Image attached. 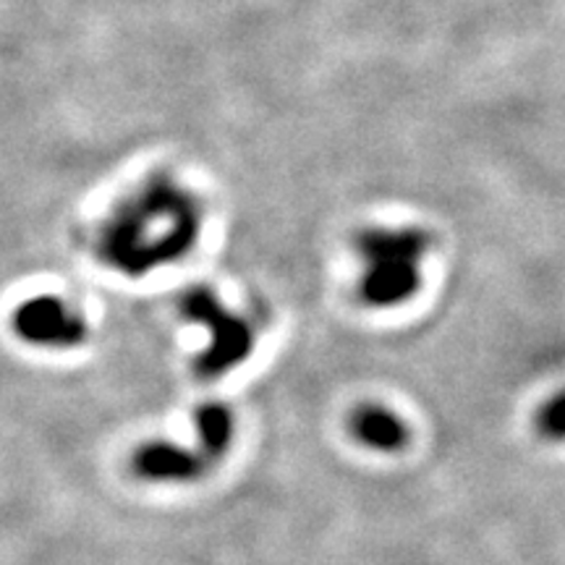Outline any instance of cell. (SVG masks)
I'll return each instance as SVG.
<instances>
[{"mask_svg": "<svg viewBox=\"0 0 565 565\" xmlns=\"http://www.w3.org/2000/svg\"><path fill=\"white\" fill-rule=\"evenodd\" d=\"M540 429L542 435H547L550 440H557L563 435V398L561 395H553V401L545 404L540 412Z\"/></svg>", "mask_w": 565, "mask_h": 565, "instance_id": "cell-8", "label": "cell"}, {"mask_svg": "<svg viewBox=\"0 0 565 565\" xmlns=\"http://www.w3.org/2000/svg\"><path fill=\"white\" fill-rule=\"evenodd\" d=\"M183 315L204 324L210 333L207 349L196 359V370L207 380H215L228 370H236L254 349V333L249 322L223 309L212 291H202V288L189 291L186 299H183Z\"/></svg>", "mask_w": 565, "mask_h": 565, "instance_id": "cell-3", "label": "cell"}, {"mask_svg": "<svg viewBox=\"0 0 565 565\" xmlns=\"http://www.w3.org/2000/svg\"><path fill=\"white\" fill-rule=\"evenodd\" d=\"M351 435L380 454H395L408 443L406 424L385 406H362L359 412H353Z\"/></svg>", "mask_w": 565, "mask_h": 565, "instance_id": "cell-6", "label": "cell"}, {"mask_svg": "<svg viewBox=\"0 0 565 565\" xmlns=\"http://www.w3.org/2000/svg\"><path fill=\"white\" fill-rule=\"evenodd\" d=\"M366 275L362 296L372 307H395L419 286L424 236L416 231H374L362 238Z\"/></svg>", "mask_w": 565, "mask_h": 565, "instance_id": "cell-2", "label": "cell"}, {"mask_svg": "<svg viewBox=\"0 0 565 565\" xmlns=\"http://www.w3.org/2000/svg\"><path fill=\"white\" fill-rule=\"evenodd\" d=\"M194 221L181 202L168 196L166 202H150L139 207L129 221L118 223L113 236V254L126 267H150L162 259H173L186 244H192Z\"/></svg>", "mask_w": 565, "mask_h": 565, "instance_id": "cell-1", "label": "cell"}, {"mask_svg": "<svg viewBox=\"0 0 565 565\" xmlns=\"http://www.w3.org/2000/svg\"><path fill=\"white\" fill-rule=\"evenodd\" d=\"M196 433H200L204 456L217 458L228 450L233 440V416L225 406L207 404L196 412Z\"/></svg>", "mask_w": 565, "mask_h": 565, "instance_id": "cell-7", "label": "cell"}, {"mask_svg": "<svg viewBox=\"0 0 565 565\" xmlns=\"http://www.w3.org/2000/svg\"><path fill=\"white\" fill-rule=\"evenodd\" d=\"M13 330L21 341L45 349H71L87 338L82 317L55 296H38L21 303L13 315Z\"/></svg>", "mask_w": 565, "mask_h": 565, "instance_id": "cell-4", "label": "cell"}, {"mask_svg": "<svg viewBox=\"0 0 565 565\" xmlns=\"http://www.w3.org/2000/svg\"><path fill=\"white\" fill-rule=\"evenodd\" d=\"M210 461L204 456L189 454L171 443L141 445L134 456V471L150 482H194L207 471Z\"/></svg>", "mask_w": 565, "mask_h": 565, "instance_id": "cell-5", "label": "cell"}]
</instances>
